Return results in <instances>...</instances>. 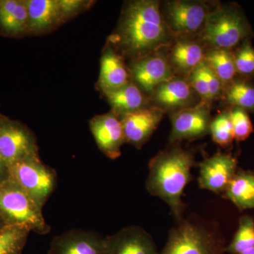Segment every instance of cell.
<instances>
[{
  "instance_id": "obj_1",
  "label": "cell",
  "mask_w": 254,
  "mask_h": 254,
  "mask_svg": "<svg viewBox=\"0 0 254 254\" xmlns=\"http://www.w3.org/2000/svg\"><path fill=\"white\" fill-rule=\"evenodd\" d=\"M195 165L194 155L177 145L160 151L148 165L147 191L168 205L177 222L184 218L186 207L182 196Z\"/></svg>"
},
{
  "instance_id": "obj_2",
  "label": "cell",
  "mask_w": 254,
  "mask_h": 254,
  "mask_svg": "<svg viewBox=\"0 0 254 254\" xmlns=\"http://www.w3.org/2000/svg\"><path fill=\"white\" fill-rule=\"evenodd\" d=\"M117 38L127 53L143 56L168 45L172 32L158 1L139 0L125 7Z\"/></svg>"
},
{
  "instance_id": "obj_3",
  "label": "cell",
  "mask_w": 254,
  "mask_h": 254,
  "mask_svg": "<svg viewBox=\"0 0 254 254\" xmlns=\"http://www.w3.org/2000/svg\"><path fill=\"white\" fill-rule=\"evenodd\" d=\"M226 247L215 224L183 218L169 232L158 254H224Z\"/></svg>"
},
{
  "instance_id": "obj_4",
  "label": "cell",
  "mask_w": 254,
  "mask_h": 254,
  "mask_svg": "<svg viewBox=\"0 0 254 254\" xmlns=\"http://www.w3.org/2000/svg\"><path fill=\"white\" fill-rule=\"evenodd\" d=\"M252 33L245 12L236 4L220 6L208 14L203 26V38L215 49L236 48L250 39Z\"/></svg>"
},
{
  "instance_id": "obj_5",
  "label": "cell",
  "mask_w": 254,
  "mask_h": 254,
  "mask_svg": "<svg viewBox=\"0 0 254 254\" xmlns=\"http://www.w3.org/2000/svg\"><path fill=\"white\" fill-rule=\"evenodd\" d=\"M38 204L18 185L8 180L0 185V217L6 225L22 226L39 235L50 227Z\"/></svg>"
},
{
  "instance_id": "obj_6",
  "label": "cell",
  "mask_w": 254,
  "mask_h": 254,
  "mask_svg": "<svg viewBox=\"0 0 254 254\" xmlns=\"http://www.w3.org/2000/svg\"><path fill=\"white\" fill-rule=\"evenodd\" d=\"M9 180L15 182L42 208L56 186L54 170L42 163L39 155L23 159L9 167Z\"/></svg>"
},
{
  "instance_id": "obj_7",
  "label": "cell",
  "mask_w": 254,
  "mask_h": 254,
  "mask_svg": "<svg viewBox=\"0 0 254 254\" xmlns=\"http://www.w3.org/2000/svg\"><path fill=\"white\" fill-rule=\"evenodd\" d=\"M36 155L38 147L27 128L17 122L0 117V155L8 168Z\"/></svg>"
},
{
  "instance_id": "obj_8",
  "label": "cell",
  "mask_w": 254,
  "mask_h": 254,
  "mask_svg": "<svg viewBox=\"0 0 254 254\" xmlns=\"http://www.w3.org/2000/svg\"><path fill=\"white\" fill-rule=\"evenodd\" d=\"M171 143L193 141L210 133V111L204 104L188 107L175 112L171 116Z\"/></svg>"
},
{
  "instance_id": "obj_9",
  "label": "cell",
  "mask_w": 254,
  "mask_h": 254,
  "mask_svg": "<svg viewBox=\"0 0 254 254\" xmlns=\"http://www.w3.org/2000/svg\"><path fill=\"white\" fill-rule=\"evenodd\" d=\"M198 168L200 188L220 194L223 193L236 174L237 161L232 155L218 152L202 160Z\"/></svg>"
},
{
  "instance_id": "obj_10",
  "label": "cell",
  "mask_w": 254,
  "mask_h": 254,
  "mask_svg": "<svg viewBox=\"0 0 254 254\" xmlns=\"http://www.w3.org/2000/svg\"><path fill=\"white\" fill-rule=\"evenodd\" d=\"M208 12L198 1H169L165 9V22L171 32L178 34L194 33L204 26Z\"/></svg>"
},
{
  "instance_id": "obj_11",
  "label": "cell",
  "mask_w": 254,
  "mask_h": 254,
  "mask_svg": "<svg viewBox=\"0 0 254 254\" xmlns=\"http://www.w3.org/2000/svg\"><path fill=\"white\" fill-rule=\"evenodd\" d=\"M48 254H105V237L91 230H68L53 239Z\"/></svg>"
},
{
  "instance_id": "obj_12",
  "label": "cell",
  "mask_w": 254,
  "mask_h": 254,
  "mask_svg": "<svg viewBox=\"0 0 254 254\" xmlns=\"http://www.w3.org/2000/svg\"><path fill=\"white\" fill-rule=\"evenodd\" d=\"M153 237L144 229L131 225L105 237V254H158Z\"/></svg>"
},
{
  "instance_id": "obj_13",
  "label": "cell",
  "mask_w": 254,
  "mask_h": 254,
  "mask_svg": "<svg viewBox=\"0 0 254 254\" xmlns=\"http://www.w3.org/2000/svg\"><path fill=\"white\" fill-rule=\"evenodd\" d=\"M163 116V111L158 108H141L122 115L126 143L141 148L158 128Z\"/></svg>"
},
{
  "instance_id": "obj_14",
  "label": "cell",
  "mask_w": 254,
  "mask_h": 254,
  "mask_svg": "<svg viewBox=\"0 0 254 254\" xmlns=\"http://www.w3.org/2000/svg\"><path fill=\"white\" fill-rule=\"evenodd\" d=\"M90 127L100 150L107 157L116 159L121 155V148L125 143L123 125L115 114L95 117Z\"/></svg>"
},
{
  "instance_id": "obj_15",
  "label": "cell",
  "mask_w": 254,
  "mask_h": 254,
  "mask_svg": "<svg viewBox=\"0 0 254 254\" xmlns=\"http://www.w3.org/2000/svg\"><path fill=\"white\" fill-rule=\"evenodd\" d=\"M131 72L137 84L145 91H153L173 78L168 60L160 55H150L137 62L132 66Z\"/></svg>"
},
{
  "instance_id": "obj_16",
  "label": "cell",
  "mask_w": 254,
  "mask_h": 254,
  "mask_svg": "<svg viewBox=\"0 0 254 254\" xmlns=\"http://www.w3.org/2000/svg\"><path fill=\"white\" fill-rule=\"evenodd\" d=\"M153 100L162 109H184L193 100L192 87L185 80L173 78L155 88Z\"/></svg>"
},
{
  "instance_id": "obj_17",
  "label": "cell",
  "mask_w": 254,
  "mask_h": 254,
  "mask_svg": "<svg viewBox=\"0 0 254 254\" xmlns=\"http://www.w3.org/2000/svg\"><path fill=\"white\" fill-rule=\"evenodd\" d=\"M28 15V31H46L64 19L58 0H25Z\"/></svg>"
},
{
  "instance_id": "obj_18",
  "label": "cell",
  "mask_w": 254,
  "mask_h": 254,
  "mask_svg": "<svg viewBox=\"0 0 254 254\" xmlns=\"http://www.w3.org/2000/svg\"><path fill=\"white\" fill-rule=\"evenodd\" d=\"M28 31V15L25 1L0 0V32L9 37Z\"/></svg>"
},
{
  "instance_id": "obj_19",
  "label": "cell",
  "mask_w": 254,
  "mask_h": 254,
  "mask_svg": "<svg viewBox=\"0 0 254 254\" xmlns=\"http://www.w3.org/2000/svg\"><path fill=\"white\" fill-rule=\"evenodd\" d=\"M99 83L104 93L129 83V75L123 59L111 48L106 49L102 57Z\"/></svg>"
},
{
  "instance_id": "obj_20",
  "label": "cell",
  "mask_w": 254,
  "mask_h": 254,
  "mask_svg": "<svg viewBox=\"0 0 254 254\" xmlns=\"http://www.w3.org/2000/svg\"><path fill=\"white\" fill-rule=\"evenodd\" d=\"M222 195L240 210L254 209V173L237 170Z\"/></svg>"
},
{
  "instance_id": "obj_21",
  "label": "cell",
  "mask_w": 254,
  "mask_h": 254,
  "mask_svg": "<svg viewBox=\"0 0 254 254\" xmlns=\"http://www.w3.org/2000/svg\"><path fill=\"white\" fill-rule=\"evenodd\" d=\"M190 83L192 88L205 100L218 98L224 84L204 60L190 72Z\"/></svg>"
},
{
  "instance_id": "obj_22",
  "label": "cell",
  "mask_w": 254,
  "mask_h": 254,
  "mask_svg": "<svg viewBox=\"0 0 254 254\" xmlns=\"http://www.w3.org/2000/svg\"><path fill=\"white\" fill-rule=\"evenodd\" d=\"M105 93L114 112L118 115H123L141 109L144 103V97L139 88L130 83Z\"/></svg>"
},
{
  "instance_id": "obj_23",
  "label": "cell",
  "mask_w": 254,
  "mask_h": 254,
  "mask_svg": "<svg viewBox=\"0 0 254 254\" xmlns=\"http://www.w3.org/2000/svg\"><path fill=\"white\" fill-rule=\"evenodd\" d=\"M203 48L190 41L177 42L170 53V61L182 72H191L204 60Z\"/></svg>"
},
{
  "instance_id": "obj_24",
  "label": "cell",
  "mask_w": 254,
  "mask_h": 254,
  "mask_svg": "<svg viewBox=\"0 0 254 254\" xmlns=\"http://www.w3.org/2000/svg\"><path fill=\"white\" fill-rule=\"evenodd\" d=\"M204 61L223 83H230L237 73L232 50L214 49L205 55Z\"/></svg>"
},
{
  "instance_id": "obj_25",
  "label": "cell",
  "mask_w": 254,
  "mask_h": 254,
  "mask_svg": "<svg viewBox=\"0 0 254 254\" xmlns=\"http://www.w3.org/2000/svg\"><path fill=\"white\" fill-rule=\"evenodd\" d=\"M225 100L231 107L254 113V84L246 79H235L229 83Z\"/></svg>"
},
{
  "instance_id": "obj_26",
  "label": "cell",
  "mask_w": 254,
  "mask_h": 254,
  "mask_svg": "<svg viewBox=\"0 0 254 254\" xmlns=\"http://www.w3.org/2000/svg\"><path fill=\"white\" fill-rule=\"evenodd\" d=\"M30 232L25 227H5L0 231V254H22Z\"/></svg>"
},
{
  "instance_id": "obj_27",
  "label": "cell",
  "mask_w": 254,
  "mask_h": 254,
  "mask_svg": "<svg viewBox=\"0 0 254 254\" xmlns=\"http://www.w3.org/2000/svg\"><path fill=\"white\" fill-rule=\"evenodd\" d=\"M254 248V220L249 215L240 218L235 236L225 248V252L240 254Z\"/></svg>"
},
{
  "instance_id": "obj_28",
  "label": "cell",
  "mask_w": 254,
  "mask_h": 254,
  "mask_svg": "<svg viewBox=\"0 0 254 254\" xmlns=\"http://www.w3.org/2000/svg\"><path fill=\"white\" fill-rule=\"evenodd\" d=\"M209 133L213 141L222 148H228L232 144L235 138L229 110L220 113L212 120Z\"/></svg>"
},
{
  "instance_id": "obj_29",
  "label": "cell",
  "mask_w": 254,
  "mask_h": 254,
  "mask_svg": "<svg viewBox=\"0 0 254 254\" xmlns=\"http://www.w3.org/2000/svg\"><path fill=\"white\" fill-rule=\"evenodd\" d=\"M237 72L244 76L254 75V48L250 39L245 40L232 51Z\"/></svg>"
},
{
  "instance_id": "obj_30",
  "label": "cell",
  "mask_w": 254,
  "mask_h": 254,
  "mask_svg": "<svg viewBox=\"0 0 254 254\" xmlns=\"http://www.w3.org/2000/svg\"><path fill=\"white\" fill-rule=\"evenodd\" d=\"M228 110L235 141L242 142L248 139L254 132L253 125L248 112L236 107H231Z\"/></svg>"
},
{
  "instance_id": "obj_31",
  "label": "cell",
  "mask_w": 254,
  "mask_h": 254,
  "mask_svg": "<svg viewBox=\"0 0 254 254\" xmlns=\"http://www.w3.org/2000/svg\"><path fill=\"white\" fill-rule=\"evenodd\" d=\"M59 1L63 18L75 14L84 4V1L78 0H62Z\"/></svg>"
},
{
  "instance_id": "obj_32",
  "label": "cell",
  "mask_w": 254,
  "mask_h": 254,
  "mask_svg": "<svg viewBox=\"0 0 254 254\" xmlns=\"http://www.w3.org/2000/svg\"><path fill=\"white\" fill-rule=\"evenodd\" d=\"M9 180V168L0 155V185Z\"/></svg>"
},
{
  "instance_id": "obj_33",
  "label": "cell",
  "mask_w": 254,
  "mask_h": 254,
  "mask_svg": "<svg viewBox=\"0 0 254 254\" xmlns=\"http://www.w3.org/2000/svg\"><path fill=\"white\" fill-rule=\"evenodd\" d=\"M6 226H7V225L5 224V222L3 221L2 219L0 217V231H1V230H3V229H4Z\"/></svg>"
},
{
  "instance_id": "obj_34",
  "label": "cell",
  "mask_w": 254,
  "mask_h": 254,
  "mask_svg": "<svg viewBox=\"0 0 254 254\" xmlns=\"http://www.w3.org/2000/svg\"><path fill=\"white\" fill-rule=\"evenodd\" d=\"M240 254H254V248L252 250L245 251V252H242Z\"/></svg>"
}]
</instances>
